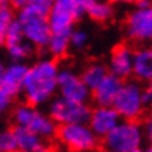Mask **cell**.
Returning <instances> with one entry per match:
<instances>
[{"instance_id": "1", "label": "cell", "mask_w": 152, "mask_h": 152, "mask_svg": "<svg viewBox=\"0 0 152 152\" xmlns=\"http://www.w3.org/2000/svg\"><path fill=\"white\" fill-rule=\"evenodd\" d=\"M60 69L53 59H42L28 67L23 92L28 103L43 105L53 98L59 87Z\"/></svg>"}, {"instance_id": "27", "label": "cell", "mask_w": 152, "mask_h": 152, "mask_svg": "<svg viewBox=\"0 0 152 152\" xmlns=\"http://www.w3.org/2000/svg\"><path fill=\"white\" fill-rule=\"evenodd\" d=\"M144 101L147 107H152V81L147 83V87L144 88Z\"/></svg>"}, {"instance_id": "31", "label": "cell", "mask_w": 152, "mask_h": 152, "mask_svg": "<svg viewBox=\"0 0 152 152\" xmlns=\"http://www.w3.org/2000/svg\"><path fill=\"white\" fill-rule=\"evenodd\" d=\"M144 152H152V145H149L147 149H144Z\"/></svg>"}, {"instance_id": "14", "label": "cell", "mask_w": 152, "mask_h": 152, "mask_svg": "<svg viewBox=\"0 0 152 152\" xmlns=\"http://www.w3.org/2000/svg\"><path fill=\"white\" fill-rule=\"evenodd\" d=\"M121 87H123L121 78L109 73L107 77L92 91L94 99H95L98 105L101 106H112L116 96L119 95Z\"/></svg>"}, {"instance_id": "23", "label": "cell", "mask_w": 152, "mask_h": 152, "mask_svg": "<svg viewBox=\"0 0 152 152\" xmlns=\"http://www.w3.org/2000/svg\"><path fill=\"white\" fill-rule=\"evenodd\" d=\"M0 149H1V152H20L14 130L4 131V133L0 134Z\"/></svg>"}, {"instance_id": "5", "label": "cell", "mask_w": 152, "mask_h": 152, "mask_svg": "<svg viewBox=\"0 0 152 152\" xmlns=\"http://www.w3.org/2000/svg\"><path fill=\"white\" fill-rule=\"evenodd\" d=\"M112 106L116 109L121 119L137 120L147 107L144 101V89L135 81L123 83V87Z\"/></svg>"}, {"instance_id": "10", "label": "cell", "mask_w": 152, "mask_h": 152, "mask_svg": "<svg viewBox=\"0 0 152 152\" xmlns=\"http://www.w3.org/2000/svg\"><path fill=\"white\" fill-rule=\"evenodd\" d=\"M60 96L69 101L85 103L89 98L91 89L84 83L81 75L70 69H63L59 73V87H57Z\"/></svg>"}, {"instance_id": "21", "label": "cell", "mask_w": 152, "mask_h": 152, "mask_svg": "<svg viewBox=\"0 0 152 152\" xmlns=\"http://www.w3.org/2000/svg\"><path fill=\"white\" fill-rule=\"evenodd\" d=\"M6 48H7V52H9L10 57L14 61H23V60H25L28 56L32 53V49H34V46L27 39H21L18 42L6 45Z\"/></svg>"}, {"instance_id": "35", "label": "cell", "mask_w": 152, "mask_h": 152, "mask_svg": "<svg viewBox=\"0 0 152 152\" xmlns=\"http://www.w3.org/2000/svg\"><path fill=\"white\" fill-rule=\"evenodd\" d=\"M0 152H1V149H0Z\"/></svg>"}, {"instance_id": "20", "label": "cell", "mask_w": 152, "mask_h": 152, "mask_svg": "<svg viewBox=\"0 0 152 152\" xmlns=\"http://www.w3.org/2000/svg\"><path fill=\"white\" fill-rule=\"evenodd\" d=\"M70 48V34H52L46 45V49L53 57H63Z\"/></svg>"}, {"instance_id": "16", "label": "cell", "mask_w": 152, "mask_h": 152, "mask_svg": "<svg viewBox=\"0 0 152 152\" xmlns=\"http://www.w3.org/2000/svg\"><path fill=\"white\" fill-rule=\"evenodd\" d=\"M133 74L144 83L152 81V46L141 48L134 55Z\"/></svg>"}, {"instance_id": "32", "label": "cell", "mask_w": 152, "mask_h": 152, "mask_svg": "<svg viewBox=\"0 0 152 152\" xmlns=\"http://www.w3.org/2000/svg\"><path fill=\"white\" fill-rule=\"evenodd\" d=\"M4 3H9V0H0V4H4Z\"/></svg>"}, {"instance_id": "13", "label": "cell", "mask_w": 152, "mask_h": 152, "mask_svg": "<svg viewBox=\"0 0 152 152\" xmlns=\"http://www.w3.org/2000/svg\"><path fill=\"white\" fill-rule=\"evenodd\" d=\"M134 55L135 52L127 45L116 46L109 60V71L121 80L127 78L134 71Z\"/></svg>"}, {"instance_id": "30", "label": "cell", "mask_w": 152, "mask_h": 152, "mask_svg": "<svg viewBox=\"0 0 152 152\" xmlns=\"http://www.w3.org/2000/svg\"><path fill=\"white\" fill-rule=\"evenodd\" d=\"M4 66H3V63H1V61H0V78H1V75H3V71H4Z\"/></svg>"}, {"instance_id": "28", "label": "cell", "mask_w": 152, "mask_h": 152, "mask_svg": "<svg viewBox=\"0 0 152 152\" xmlns=\"http://www.w3.org/2000/svg\"><path fill=\"white\" fill-rule=\"evenodd\" d=\"M75 1H77V4L80 6V9H81L84 13L87 14L88 9H89V7H91L92 4H95L98 0H75Z\"/></svg>"}, {"instance_id": "9", "label": "cell", "mask_w": 152, "mask_h": 152, "mask_svg": "<svg viewBox=\"0 0 152 152\" xmlns=\"http://www.w3.org/2000/svg\"><path fill=\"white\" fill-rule=\"evenodd\" d=\"M50 117L60 126L73 123H87L91 115L85 103L69 101L66 98H56L50 103Z\"/></svg>"}, {"instance_id": "33", "label": "cell", "mask_w": 152, "mask_h": 152, "mask_svg": "<svg viewBox=\"0 0 152 152\" xmlns=\"http://www.w3.org/2000/svg\"><path fill=\"white\" fill-rule=\"evenodd\" d=\"M133 152H144V151H142V149H141V148H138V149H134Z\"/></svg>"}, {"instance_id": "26", "label": "cell", "mask_w": 152, "mask_h": 152, "mask_svg": "<svg viewBox=\"0 0 152 152\" xmlns=\"http://www.w3.org/2000/svg\"><path fill=\"white\" fill-rule=\"evenodd\" d=\"M11 101H13V98L9 96V95L4 94L3 91H0V115H1L3 112L7 110V107L10 106Z\"/></svg>"}, {"instance_id": "3", "label": "cell", "mask_w": 152, "mask_h": 152, "mask_svg": "<svg viewBox=\"0 0 152 152\" xmlns=\"http://www.w3.org/2000/svg\"><path fill=\"white\" fill-rule=\"evenodd\" d=\"M144 130L135 120H121L105 137L107 152H133L141 148L144 141Z\"/></svg>"}, {"instance_id": "4", "label": "cell", "mask_w": 152, "mask_h": 152, "mask_svg": "<svg viewBox=\"0 0 152 152\" xmlns=\"http://www.w3.org/2000/svg\"><path fill=\"white\" fill-rule=\"evenodd\" d=\"M17 21L23 29L25 39L34 48H46L52 35L48 14L27 7L18 10Z\"/></svg>"}, {"instance_id": "25", "label": "cell", "mask_w": 152, "mask_h": 152, "mask_svg": "<svg viewBox=\"0 0 152 152\" xmlns=\"http://www.w3.org/2000/svg\"><path fill=\"white\" fill-rule=\"evenodd\" d=\"M142 130H144V137H145V140L149 142V145H152V113L148 115V117L145 119Z\"/></svg>"}, {"instance_id": "11", "label": "cell", "mask_w": 152, "mask_h": 152, "mask_svg": "<svg viewBox=\"0 0 152 152\" xmlns=\"http://www.w3.org/2000/svg\"><path fill=\"white\" fill-rule=\"evenodd\" d=\"M120 121H121V117L113 106L101 105H98L96 109L91 112L89 119H88V123H89V127L92 129V131L98 137H103V138Z\"/></svg>"}, {"instance_id": "12", "label": "cell", "mask_w": 152, "mask_h": 152, "mask_svg": "<svg viewBox=\"0 0 152 152\" xmlns=\"http://www.w3.org/2000/svg\"><path fill=\"white\" fill-rule=\"evenodd\" d=\"M27 71L28 67L21 61H14L13 64L7 66L0 78V91L11 98L23 92Z\"/></svg>"}, {"instance_id": "18", "label": "cell", "mask_w": 152, "mask_h": 152, "mask_svg": "<svg viewBox=\"0 0 152 152\" xmlns=\"http://www.w3.org/2000/svg\"><path fill=\"white\" fill-rule=\"evenodd\" d=\"M17 14L14 13V7L10 3L0 4V46L6 45L7 34L10 28L15 23Z\"/></svg>"}, {"instance_id": "6", "label": "cell", "mask_w": 152, "mask_h": 152, "mask_svg": "<svg viewBox=\"0 0 152 152\" xmlns=\"http://www.w3.org/2000/svg\"><path fill=\"white\" fill-rule=\"evenodd\" d=\"M84 14L75 0H55L48 13L52 34H71Z\"/></svg>"}, {"instance_id": "29", "label": "cell", "mask_w": 152, "mask_h": 152, "mask_svg": "<svg viewBox=\"0 0 152 152\" xmlns=\"http://www.w3.org/2000/svg\"><path fill=\"white\" fill-rule=\"evenodd\" d=\"M109 3H112V4H116V3H123V4H138L140 1H142V0H107Z\"/></svg>"}, {"instance_id": "19", "label": "cell", "mask_w": 152, "mask_h": 152, "mask_svg": "<svg viewBox=\"0 0 152 152\" xmlns=\"http://www.w3.org/2000/svg\"><path fill=\"white\" fill-rule=\"evenodd\" d=\"M88 17L98 23H106L115 15V7L107 0H98L87 11Z\"/></svg>"}, {"instance_id": "2", "label": "cell", "mask_w": 152, "mask_h": 152, "mask_svg": "<svg viewBox=\"0 0 152 152\" xmlns=\"http://www.w3.org/2000/svg\"><path fill=\"white\" fill-rule=\"evenodd\" d=\"M124 32L134 43H152V1L142 0L134 6L124 21Z\"/></svg>"}, {"instance_id": "7", "label": "cell", "mask_w": 152, "mask_h": 152, "mask_svg": "<svg viewBox=\"0 0 152 152\" xmlns=\"http://www.w3.org/2000/svg\"><path fill=\"white\" fill-rule=\"evenodd\" d=\"M14 121L17 127L31 130L42 138H50L56 134V121L49 116L37 110L35 106L28 103L21 105L14 110Z\"/></svg>"}, {"instance_id": "34", "label": "cell", "mask_w": 152, "mask_h": 152, "mask_svg": "<svg viewBox=\"0 0 152 152\" xmlns=\"http://www.w3.org/2000/svg\"><path fill=\"white\" fill-rule=\"evenodd\" d=\"M71 152H91V151H84V149H80V151H71Z\"/></svg>"}, {"instance_id": "15", "label": "cell", "mask_w": 152, "mask_h": 152, "mask_svg": "<svg viewBox=\"0 0 152 152\" xmlns=\"http://www.w3.org/2000/svg\"><path fill=\"white\" fill-rule=\"evenodd\" d=\"M14 133L17 137L20 152H46V144L41 135L23 127H15Z\"/></svg>"}, {"instance_id": "8", "label": "cell", "mask_w": 152, "mask_h": 152, "mask_svg": "<svg viewBox=\"0 0 152 152\" xmlns=\"http://www.w3.org/2000/svg\"><path fill=\"white\" fill-rule=\"evenodd\" d=\"M59 140L71 151H92L98 145V135L87 123L61 126L57 131Z\"/></svg>"}, {"instance_id": "22", "label": "cell", "mask_w": 152, "mask_h": 152, "mask_svg": "<svg viewBox=\"0 0 152 152\" xmlns=\"http://www.w3.org/2000/svg\"><path fill=\"white\" fill-rule=\"evenodd\" d=\"M53 1L55 0H9L10 4L17 10H23L29 7V9H34L45 14L49 13Z\"/></svg>"}, {"instance_id": "17", "label": "cell", "mask_w": 152, "mask_h": 152, "mask_svg": "<svg viewBox=\"0 0 152 152\" xmlns=\"http://www.w3.org/2000/svg\"><path fill=\"white\" fill-rule=\"evenodd\" d=\"M109 73H110V71H109V69H107L106 66L101 64V63H92V64H89L87 69L84 70L83 74H81V77H83L84 83L87 84V87L89 88L91 92H92L94 89L107 77Z\"/></svg>"}, {"instance_id": "24", "label": "cell", "mask_w": 152, "mask_h": 152, "mask_svg": "<svg viewBox=\"0 0 152 152\" xmlns=\"http://www.w3.org/2000/svg\"><path fill=\"white\" fill-rule=\"evenodd\" d=\"M88 41H89V35L84 29H75L74 28L71 31V34H70V45L75 50L85 49L88 45Z\"/></svg>"}]
</instances>
